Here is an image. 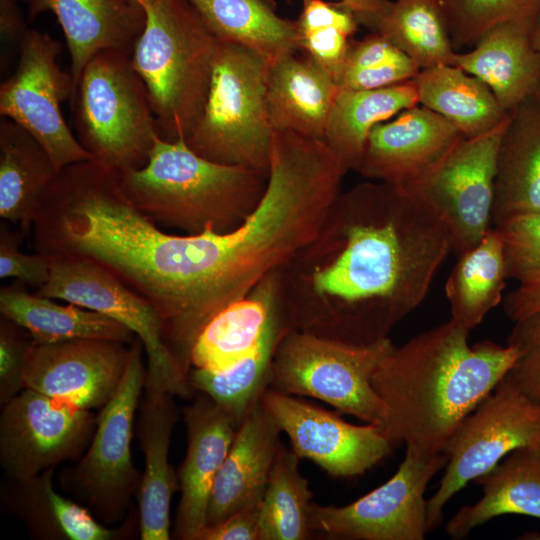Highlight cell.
<instances>
[{"instance_id": "obj_6", "label": "cell", "mask_w": 540, "mask_h": 540, "mask_svg": "<svg viewBox=\"0 0 540 540\" xmlns=\"http://www.w3.org/2000/svg\"><path fill=\"white\" fill-rule=\"evenodd\" d=\"M268 67L257 53L218 42L203 110L185 139L193 151L268 173L274 132L266 103Z\"/></svg>"}, {"instance_id": "obj_40", "label": "cell", "mask_w": 540, "mask_h": 540, "mask_svg": "<svg viewBox=\"0 0 540 540\" xmlns=\"http://www.w3.org/2000/svg\"><path fill=\"white\" fill-rule=\"evenodd\" d=\"M33 345L30 334L2 316L0 319L1 406L25 389L24 374Z\"/></svg>"}, {"instance_id": "obj_21", "label": "cell", "mask_w": 540, "mask_h": 540, "mask_svg": "<svg viewBox=\"0 0 540 540\" xmlns=\"http://www.w3.org/2000/svg\"><path fill=\"white\" fill-rule=\"evenodd\" d=\"M145 388L140 404L137 436L145 469L137 497L138 524L142 540H168L170 504L178 485L177 473L169 463V448L177 421L174 395Z\"/></svg>"}, {"instance_id": "obj_16", "label": "cell", "mask_w": 540, "mask_h": 540, "mask_svg": "<svg viewBox=\"0 0 540 540\" xmlns=\"http://www.w3.org/2000/svg\"><path fill=\"white\" fill-rule=\"evenodd\" d=\"M130 356V344L105 339L33 342L25 388L83 409H101L116 393Z\"/></svg>"}, {"instance_id": "obj_25", "label": "cell", "mask_w": 540, "mask_h": 540, "mask_svg": "<svg viewBox=\"0 0 540 540\" xmlns=\"http://www.w3.org/2000/svg\"><path fill=\"white\" fill-rule=\"evenodd\" d=\"M279 293L277 270L246 296L218 312L195 341L191 366L221 372L249 356L263 337Z\"/></svg>"}, {"instance_id": "obj_28", "label": "cell", "mask_w": 540, "mask_h": 540, "mask_svg": "<svg viewBox=\"0 0 540 540\" xmlns=\"http://www.w3.org/2000/svg\"><path fill=\"white\" fill-rule=\"evenodd\" d=\"M15 280L0 290L1 315L24 328L35 344L74 339H105L130 344L135 334L123 324L96 311L29 293Z\"/></svg>"}, {"instance_id": "obj_10", "label": "cell", "mask_w": 540, "mask_h": 540, "mask_svg": "<svg viewBox=\"0 0 540 540\" xmlns=\"http://www.w3.org/2000/svg\"><path fill=\"white\" fill-rule=\"evenodd\" d=\"M512 111L490 130L463 137L421 177L401 187L446 226L457 255L491 228L497 155Z\"/></svg>"}, {"instance_id": "obj_41", "label": "cell", "mask_w": 540, "mask_h": 540, "mask_svg": "<svg viewBox=\"0 0 540 540\" xmlns=\"http://www.w3.org/2000/svg\"><path fill=\"white\" fill-rule=\"evenodd\" d=\"M21 233L12 231L6 222L0 224V278H12L40 288L49 279L52 260L39 252H21L18 248Z\"/></svg>"}, {"instance_id": "obj_19", "label": "cell", "mask_w": 540, "mask_h": 540, "mask_svg": "<svg viewBox=\"0 0 540 540\" xmlns=\"http://www.w3.org/2000/svg\"><path fill=\"white\" fill-rule=\"evenodd\" d=\"M281 432L261 398L238 427L215 478L206 526L215 525L238 510L262 501L281 445Z\"/></svg>"}, {"instance_id": "obj_14", "label": "cell", "mask_w": 540, "mask_h": 540, "mask_svg": "<svg viewBox=\"0 0 540 540\" xmlns=\"http://www.w3.org/2000/svg\"><path fill=\"white\" fill-rule=\"evenodd\" d=\"M97 417L91 410L23 389L2 405L3 470L9 479H24L78 460L90 444Z\"/></svg>"}, {"instance_id": "obj_20", "label": "cell", "mask_w": 540, "mask_h": 540, "mask_svg": "<svg viewBox=\"0 0 540 540\" xmlns=\"http://www.w3.org/2000/svg\"><path fill=\"white\" fill-rule=\"evenodd\" d=\"M48 11L55 14L64 32L74 91L95 54L103 50L131 53L145 25L144 9L135 0H33L28 4L29 20Z\"/></svg>"}, {"instance_id": "obj_9", "label": "cell", "mask_w": 540, "mask_h": 540, "mask_svg": "<svg viewBox=\"0 0 540 540\" xmlns=\"http://www.w3.org/2000/svg\"><path fill=\"white\" fill-rule=\"evenodd\" d=\"M535 446H540V400L527 395L507 374L450 438L445 472L427 499V531L439 525L445 505L468 482L512 451Z\"/></svg>"}, {"instance_id": "obj_32", "label": "cell", "mask_w": 540, "mask_h": 540, "mask_svg": "<svg viewBox=\"0 0 540 540\" xmlns=\"http://www.w3.org/2000/svg\"><path fill=\"white\" fill-rule=\"evenodd\" d=\"M290 329L279 293L257 348L242 361L221 372L191 368L188 375L191 388L210 397L240 426L268 389L276 348Z\"/></svg>"}, {"instance_id": "obj_27", "label": "cell", "mask_w": 540, "mask_h": 540, "mask_svg": "<svg viewBox=\"0 0 540 540\" xmlns=\"http://www.w3.org/2000/svg\"><path fill=\"white\" fill-rule=\"evenodd\" d=\"M482 497L461 507L445 526L452 539L468 536L476 527L501 515L540 519V446L509 453L489 472L475 479Z\"/></svg>"}, {"instance_id": "obj_33", "label": "cell", "mask_w": 540, "mask_h": 540, "mask_svg": "<svg viewBox=\"0 0 540 540\" xmlns=\"http://www.w3.org/2000/svg\"><path fill=\"white\" fill-rule=\"evenodd\" d=\"M412 80L419 104L449 120L465 137L490 130L508 113L483 81L455 65L423 68Z\"/></svg>"}, {"instance_id": "obj_49", "label": "cell", "mask_w": 540, "mask_h": 540, "mask_svg": "<svg viewBox=\"0 0 540 540\" xmlns=\"http://www.w3.org/2000/svg\"><path fill=\"white\" fill-rule=\"evenodd\" d=\"M349 8L359 24L373 31L377 21L388 10L392 1L388 0H338Z\"/></svg>"}, {"instance_id": "obj_1", "label": "cell", "mask_w": 540, "mask_h": 540, "mask_svg": "<svg viewBox=\"0 0 540 540\" xmlns=\"http://www.w3.org/2000/svg\"><path fill=\"white\" fill-rule=\"evenodd\" d=\"M441 219L405 189L341 191L314 237L279 270L292 329L353 345L390 332L427 296L449 254Z\"/></svg>"}, {"instance_id": "obj_45", "label": "cell", "mask_w": 540, "mask_h": 540, "mask_svg": "<svg viewBox=\"0 0 540 540\" xmlns=\"http://www.w3.org/2000/svg\"><path fill=\"white\" fill-rule=\"evenodd\" d=\"M260 505H249L215 525L205 526L199 540H259Z\"/></svg>"}, {"instance_id": "obj_51", "label": "cell", "mask_w": 540, "mask_h": 540, "mask_svg": "<svg viewBox=\"0 0 540 540\" xmlns=\"http://www.w3.org/2000/svg\"><path fill=\"white\" fill-rule=\"evenodd\" d=\"M22 1L25 2V3H27V4H29V3H30L31 1H33V0H22Z\"/></svg>"}, {"instance_id": "obj_34", "label": "cell", "mask_w": 540, "mask_h": 540, "mask_svg": "<svg viewBox=\"0 0 540 540\" xmlns=\"http://www.w3.org/2000/svg\"><path fill=\"white\" fill-rule=\"evenodd\" d=\"M445 284L451 319L471 331L503 300L507 274L500 237L491 227L458 255Z\"/></svg>"}, {"instance_id": "obj_23", "label": "cell", "mask_w": 540, "mask_h": 540, "mask_svg": "<svg viewBox=\"0 0 540 540\" xmlns=\"http://www.w3.org/2000/svg\"><path fill=\"white\" fill-rule=\"evenodd\" d=\"M338 91L334 77L306 53L269 64L266 103L273 130L323 140Z\"/></svg>"}, {"instance_id": "obj_7", "label": "cell", "mask_w": 540, "mask_h": 540, "mask_svg": "<svg viewBox=\"0 0 540 540\" xmlns=\"http://www.w3.org/2000/svg\"><path fill=\"white\" fill-rule=\"evenodd\" d=\"M394 348L390 338L353 345L290 329L276 348L268 389L312 397L366 423L383 425L386 408L372 378Z\"/></svg>"}, {"instance_id": "obj_44", "label": "cell", "mask_w": 540, "mask_h": 540, "mask_svg": "<svg viewBox=\"0 0 540 540\" xmlns=\"http://www.w3.org/2000/svg\"><path fill=\"white\" fill-rule=\"evenodd\" d=\"M299 31L320 27H336L353 36L358 30L354 13L342 3L323 0H303L302 11L297 19Z\"/></svg>"}, {"instance_id": "obj_48", "label": "cell", "mask_w": 540, "mask_h": 540, "mask_svg": "<svg viewBox=\"0 0 540 540\" xmlns=\"http://www.w3.org/2000/svg\"><path fill=\"white\" fill-rule=\"evenodd\" d=\"M17 0H0V37L5 47L18 46L29 31Z\"/></svg>"}, {"instance_id": "obj_42", "label": "cell", "mask_w": 540, "mask_h": 540, "mask_svg": "<svg viewBox=\"0 0 540 540\" xmlns=\"http://www.w3.org/2000/svg\"><path fill=\"white\" fill-rule=\"evenodd\" d=\"M421 68L403 52L382 63L346 72L337 79L341 89L369 90L412 80Z\"/></svg>"}, {"instance_id": "obj_11", "label": "cell", "mask_w": 540, "mask_h": 540, "mask_svg": "<svg viewBox=\"0 0 540 540\" xmlns=\"http://www.w3.org/2000/svg\"><path fill=\"white\" fill-rule=\"evenodd\" d=\"M48 281L37 294L101 313L126 326L142 342L147 357V388L188 397V376L165 343L160 317L141 296L98 264L69 258H51Z\"/></svg>"}, {"instance_id": "obj_29", "label": "cell", "mask_w": 540, "mask_h": 540, "mask_svg": "<svg viewBox=\"0 0 540 540\" xmlns=\"http://www.w3.org/2000/svg\"><path fill=\"white\" fill-rule=\"evenodd\" d=\"M213 36L271 64L300 50L297 20L279 16L272 0H186Z\"/></svg>"}, {"instance_id": "obj_46", "label": "cell", "mask_w": 540, "mask_h": 540, "mask_svg": "<svg viewBox=\"0 0 540 540\" xmlns=\"http://www.w3.org/2000/svg\"><path fill=\"white\" fill-rule=\"evenodd\" d=\"M400 53L402 51L377 32H372L361 40H351L338 77L346 72H352L382 63Z\"/></svg>"}, {"instance_id": "obj_4", "label": "cell", "mask_w": 540, "mask_h": 540, "mask_svg": "<svg viewBox=\"0 0 540 540\" xmlns=\"http://www.w3.org/2000/svg\"><path fill=\"white\" fill-rule=\"evenodd\" d=\"M137 2L145 25L131 63L146 87L160 137L185 140L203 110L219 41L186 0Z\"/></svg>"}, {"instance_id": "obj_43", "label": "cell", "mask_w": 540, "mask_h": 540, "mask_svg": "<svg viewBox=\"0 0 540 540\" xmlns=\"http://www.w3.org/2000/svg\"><path fill=\"white\" fill-rule=\"evenodd\" d=\"M299 34L300 50L305 51L337 80L351 36L336 27H320L299 31Z\"/></svg>"}, {"instance_id": "obj_36", "label": "cell", "mask_w": 540, "mask_h": 540, "mask_svg": "<svg viewBox=\"0 0 540 540\" xmlns=\"http://www.w3.org/2000/svg\"><path fill=\"white\" fill-rule=\"evenodd\" d=\"M372 32L384 36L421 69L452 63L455 51L437 0H396Z\"/></svg>"}, {"instance_id": "obj_50", "label": "cell", "mask_w": 540, "mask_h": 540, "mask_svg": "<svg viewBox=\"0 0 540 540\" xmlns=\"http://www.w3.org/2000/svg\"><path fill=\"white\" fill-rule=\"evenodd\" d=\"M532 40H533L535 49L537 50L540 56V9L536 15V18L532 27ZM534 96L540 100V83L538 86V90Z\"/></svg>"}, {"instance_id": "obj_39", "label": "cell", "mask_w": 540, "mask_h": 540, "mask_svg": "<svg viewBox=\"0 0 540 540\" xmlns=\"http://www.w3.org/2000/svg\"><path fill=\"white\" fill-rule=\"evenodd\" d=\"M507 344L517 352L509 377L527 395L540 400V313L514 322Z\"/></svg>"}, {"instance_id": "obj_35", "label": "cell", "mask_w": 540, "mask_h": 540, "mask_svg": "<svg viewBox=\"0 0 540 540\" xmlns=\"http://www.w3.org/2000/svg\"><path fill=\"white\" fill-rule=\"evenodd\" d=\"M299 460L281 443L260 505L259 540H305L311 536L313 494L299 472Z\"/></svg>"}, {"instance_id": "obj_52", "label": "cell", "mask_w": 540, "mask_h": 540, "mask_svg": "<svg viewBox=\"0 0 540 540\" xmlns=\"http://www.w3.org/2000/svg\"><path fill=\"white\" fill-rule=\"evenodd\" d=\"M135 1H138V0H135Z\"/></svg>"}, {"instance_id": "obj_15", "label": "cell", "mask_w": 540, "mask_h": 540, "mask_svg": "<svg viewBox=\"0 0 540 540\" xmlns=\"http://www.w3.org/2000/svg\"><path fill=\"white\" fill-rule=\"evenodd\" d=\"M262 401L289 438L292 451L332 477L359 476L394 448L380 424L353 425L333 412L270 389Z\"/></svg>"}, {"instance_id": "obj_31", "label": "cell", "mask_w": 540, "mask_h": 540, "mask_svg": "<svg viewBox=\"0 0 540 540\" xmlns=\"http://www.w3.org/2000/svg\"><path fill=\"white\" fill-rule=\"evenodd\" d=\"M417 105L413 80L369 90L339 88L323 140L347 172H357L371 130Z\"/></svg>"}, {"instance_id": "obj_38", "label": "cell", "mask_w": 540, "mask_h": 540, "mask_svg": "<svg viewBox=\"0 0 540 540\" xmlns=\"http://www.w3.org/2000/svg\"><path fill=\"white\" fill-rule=\"evenodd\" d=\"M493 227L503 249L508 279L519 285L540 280V211L505 217Z\"/></svg>"}, {"instance_id": "obj_47", "label": "cell", "mask_w": 540, "mask_h": 540, "mask_svg": "<svg viewBox=\"0 0 540 540\" xmlns=\"http://www.w3.org/2000/svg\"><path fill=\"white\" fill-rule=\"evenodd\" d=\"M502 303L505 314L513 322L540 313V280L519 285L503 297Z\"/></svg>"}, {"instance_id": "obj_12", "label": "cell", "mask_w": 540, "mask_h": 540, "mask_svg": "<svg viewBox=\"0 0 540 540\" xmlns=\"http://www.w3.org/2000/svg\"><path fill=\"white\" fill-rule=\"evenodd\" d=\"M61 44L29 29L19 45L14 73L0 86V114L28 131L44 147L57 170L92 160L69 129L61 104L74 93L71 74L58 62Z\"/></svg>"}, {"instance_id": "obj_37", "label": "cell", "mask_w": 540, "mask_h": 540, "mask_svg": "<svg viewBox=\"0 0 540 540\" xmlns=\"http://www.w3.org/2000/svg\"><path fill=\"white\" fill-rule=\"evenodd\" d=\"M453 48L474 46L488 31L508 23L533 27L540 0H437Z\"/></svg>"}, {"instance_id": "obj_24", "label": "cell", "mask_w": 540, "mask_h": 540, "mask_svg": "<svg viewBox=\"0 0 540 540\" xmlns=\"http://www.w3.org/2000/svg\"><path fill=\"white\" fill-rule=\"evenodd\" d=\"M54 468L24 479H10L4 500L10 511L38 539L112 540L130 535L135 517L117 529L100 523L88 509L54 488Z\"/></svg>"}, {"instance_id": "obj_17", "label": "cell", "mask_w": 540, "mask_h": 540, "mask_svg": "<svg viewBox=\"0 0 540 540\" xmlns=\"http://www.w3.org/2000/svg\"><path fill=\"white\" fill-rule=\"evenodd\" d=\"M463 137L449 120L417 105L371 130L357 172L370 180L404 187L421 177Z\"/></svg>"}, {"instance_id": "obj_8", "label": "cell", "mask_w": 540, "mask_h": 540, "mask_svg": "<svg viewBox=\"0 0 540 540\" xmlns=\"http://www.w3.org/2000/svg\"><path fill=\"white\" fill-rule=\"evenodd\" d=\"M143 344L136 337L123 379L111 400L100 409L84 454L59 475L60 488L103 525L126 520L137 498L142 474L131 455L134 418L146 380Z\"/></svg>"}, {"instance_id": "obj_3", "label": "cell", "mask_w": 540, "mask_h": 540, "mask_svg": "<svg viewBox=\"0 0 540 540\" xmlns=\"http://www.w3.org/2000/svg\"><path fill=\"white\" fill-rule=\"evenodd\" d=\"M118 173L127 198L158 226L185 234L225 232L255 208L268 173L206 159L184 139H156L148 162Z\"/></svg>"}, {"instance_id": "obj_13", "label": "cell", "mask_w": 540, "mask_h": 540, "mask_svg": "<svg viewBox=\"0 0 540 540\" xmlns=\"http://www.w3.org/2000/svg\"><path fill=\"white\" fill-rule=\"evenodd\" d=\"M446 461L445 453L424 455L406 447L395 474L356 501L344 506L312 502V531L352 540H423L427 485Z\"/></svg>"}, {"instance_id": "obj_22", "label": "cell", "mask_w": 540, "mask_h": 540, "mask_svg": "<svg viewBox=\"0 0 540 540\" xmlns=\"http://www.w3.org/2000/svg\"><path fill=\"white\" fill-rule=\"evenodd\" d=\"M451 65L483 81L506 112L533 97L540 83V56L528 25L508 23L491 29L471 50L455 52Z\"/></svg>"}, {"instance_id": "obj_26", "label": "cell", "mask_w": 540, "mask_h": 540, "mask_svg": "<svg viewBox=\"0 0 540 540\" xmlns=\"http://www.w3.org/2000/svg\"><path fill=\"white\" fill-rule=\"evenodd\" d=\"M540 211V100L533 96L512 111L501 140L494 181L492 224Z\"/></svg>"}, {"instance_id": "obj_18", "label": "cell", "mask_w": 540, "mask_h": 540, "mask_svg": "<svg viewBox=\"0 0 540 540\" xmlns=\"http://www.w3.org/2000/svg\"><path fill=\"white\" fill-rule=\"evenodd\" d=\"M184 420L187 450L177 472L180 500L174 535L182 540H199L215 478L239 425L205 394L185 407Z\"/></svg>"}, {"instance_id": "obj_30", "label": "cell", "mask_w": 540, "mask_h": 540, "mask_svg": "<svg viewBox=\"0 0 540 540\" xmlns=\"http://www.w3.org/2000/svg\"><path fill=\"white\" fill-rule=\"evenodd\" d=\"M58 170L28 131L5 118L0 123V217L31 233L39 204Z\"/></svg>"}, {"instance_id": "obj_5", "label": "cell", "mask_w": 540, "mask_h": 540, "mask_svg": "<svg viewBox=\"0 0 540 540\" xmlns=\"http://www.w3.org/2000/svg\"><path fill=\"white\" fill-rule=\"evenodd\" d=\"M130 54L119 50L95 54L71 99L79 143L92 160L115 172L145 166L160 136Z\"/></svg>"}, {"instance_id": "obj_2", "label": "cell", "mask_w": 540, "mask_h": 540, "mask_svg": "<svg viewBox=\"0 0 540 540\" xmlns=\"http://www.w3.org/2000/svg\"><path fill=\"white\" fill-rule=\"evenodd\" d=\"M469 332L450 318L395 347L373 375L387 414L381 426L394 446L444 453L461 422L515 364L512 346H470Z\"/></svg>"}]
</instances>
